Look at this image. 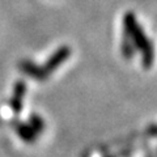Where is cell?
I'll return each instance as SVG.
<instances>
[{"mask_svg": "<svg viewBox=\"0 0 157 157\" xmlns=\"http://www.w3.org/2000/svg\"><path fill=\"white\" fill-rule=\"evenodd\" d=\"M20 67H21V70L25 72L26 75L32 76L34 78H38V80H42V78L47 77V73L43 70V67H39L32 62H22L21 64H20Z\"/></svg>", "mask_w": 157, "mask_h": 157, "instance_id": "cell-4", "label": "cell"}, {"mask_svg": "<svg viewBox=\"0 0 157 157\" xmlns=\"http://www.w3.org/2000/svg\"><path fill=\"white\" fill-rule=\"evenodd\" d=\"M123 24L126 28L127 37L131 39L132 45L137 47L141 51L143 55V64L145 68H149L153 63V46H152L151 41L148 37L144 34L143 29L140 28V25L137 24L135 16L132 13H126L123 17Z\"/></svg>", "mask_w": 157, "mask_h": 157, "instance_id": "cell-1", "label": "cell"}, {"mask_svg": "<svg viewBox=\"0 0 157 157\" xmlns=\"http://www.w3.org/2000/svg\"><path fill=\"white\" fill-rule=\"evenodd\" d=\"M25 82L24 81H17L16 86H14V96L11 100V107L14 113H18L22 109V98L25 94Z\"/></svg>", "mask_w": 157, "mask_h": 157, "instance_id": "cell-3", "label": "cell"}, {"mask_svg": "<svg viewBox=\"0 0 157 157\" xmlns=\"http://www.w3.org/2000/svg\"><path fill=\"white\" fill-rule=\"evenodd\" d=\"M70 52H71V50L68 47H66V46L59 48V50L54 54L50 59H48L46 64L43 66V70L46 71L47 75H48V72H52L54 70H56V68L60 66L68 56H70Z\"/></svg>", "mask_w": 157, "mask_h": 157, "instance_id": "cell-2", "label": "cell"}, {"mask_svg": "<svg viewBox=\"0 0 157 157\" xmlns=\"http://www.w3.org/2000/svg\"><path fill=\"white\" fill-rule=\"evenodd\" d=\"M29 124L33 127L34 131H36L37 134L39 131L43 130V121H42V118L38 117V115H32L30 117V123H29Z\"/></svg>", "mask_w": 157, "mask_h": 157, "instance_id": "cell-6", "label": "cell"}, {"mask_svg": "<svg viewBox=\"0 0 157 157\" xmlns=\"http://www.w3.org/2000/svg\"><path fill=\"white\" fill-rule=\"evenodd\" d=\"M16 131H17L18 136L21 137L22 140L28 141V143L34 141L37 139V132L34 131V128L30 124H17Z\"/></svg>", "mask_w": 157, "mask_h": 157, "instance_id": "cell-5", "label": "cell"}]
</instances>
